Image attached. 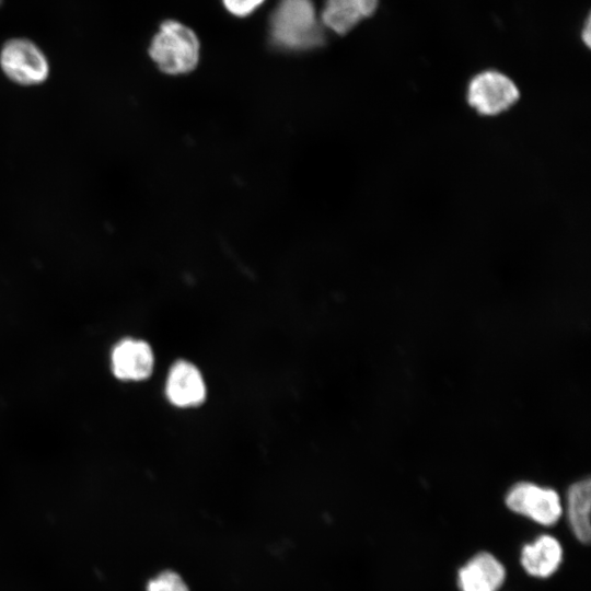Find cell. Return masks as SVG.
<instances>
[{"mask_svg":"<svg viewBox=\"0 0 591 591\" xmlns=\"http://www.w3.org/2000/svg\"><path fill=\"white\" fill-rule=\"evenodd\" d=\"M269 31L273 42L286 49H309L324 40L311 0H280L270 18Z\"/></svg>","mask_w":591,"mask_h":591,"instance_id":"1","label":"cell"},{"mask_svg":"<svg viewBox=\"0 0 591 591\" xmlns=\"http://www.w3.org/2000/svg\"><path fill=\"white\" fill-rule=\"evenodd\" d=\"M149 55L164 73H187L198 63L199 42L186 25L173 20L165 21L151 40Z\"/></svg>","mask_w":591,"mask_h":591,"instance_id":"2","label":"cell"},{"mask_svg":"<svg viewBox=\"0 0 591 591\" xmlns=\"http://www.w3.org/2000/svg\"><path fill=\"white\" fill-rule=\"evenodd\" d=\"M519 99L520 89L517 83L497 69L479 71L467 83V104L483 117H496L508 112Z\"/></svg>","mask_w":591,"mask_h":591,"instance_id":"3","label":"cell"},{"mask_svg":"<svg viewBox=\"0 0 591 591\" xmlns=\"http://www.w3.org/2000/svg\"><path fill=\"white\" fill-rule=\"evenodd\" d=\"M0 68L14 83L35 85L45 82L49 63L42 49L27 38H11L0 50Z\"/></svg>","mask_w":591,"mask_h":591,"instance_id":"4","label":"cell"},{"mask_svg":"<svg viewBox=\"0 0 591 591\" xmlns=\"http://www.w3.org/2000/svg\"><path fill=\"white\" fill-rule=\"evenodd\" d=\"M505 502L512 512L544 526L557 523L563 513L556 490L530 482L514 484L508 490Z\"/></svg>","mask_w":591,"mask_h":591,"instance_id":"5","label":"cell"},{"mask_svg":"<svg viewBox=\"0 0 591 591\" xmlns=\"http://www.w3.org/2000/svg\"><path fill=\"white\" fill-rule=\"evenodd\" d=\"M111 371L120 381H143L154 367V354L143 339L126 337L117 341L111 350Z\"/></svg>","mask_w":591,"mask_h":591,"instance_id":"6","label":"cell"},{"mask_svg":"<svg viewBox=\"0 0 591 591\" xmlns=\"http://www.w3.org/2000/svg\"><path fill=\"white\" fill-rule=\"evenodd\" d=\"M503 564L493 554L480 552L457 571L460 591H498L506 580Z\"/></svg>","mask_w":591,"mask_h":591,"instance_id":"7","label":"cell"},{"mask_svg":"<svg viewBox=\"0 0 591 591\" xmlns=\"http://www.w3.org/2000/svg\"><path fill=\"white\" fill-rule=\"evenodd\" d=\"M165 395L177 407L200 405L206 397V384L197 367L185 360L176 361L167 373Z\"/></svg>","mask_w":591,"mask_h":591,"instance_id":"8","label":"cell"},{"mask_svg":"<svg viewBox=\"0 0 591 591\" xmlns=\"http://www.w3.org/2000/svg\"><path fill=\"white\" fill-rule=\"evenodd\" d=\"M563 555L559 541L552 535L543 534L522 547L520 561L528 575L544 579L557 571Z\"/></svg>","mask_w":591,"mask_h":591,"instance_id":"9","label":"cell"},{"mask_svg":"<svg viewBox=\"0 0 591 591\" xmlns=\"http://www.w3.org/2000/svg\"><path fill=\"white\" fill-rule=\"evenodd\" d=\"M379 0H326L321 20L333 32L345 35L362 20L372 16Z\"/></svg>","mask_w":591,"mask_h":591,"instance_id":"10","label":"cell"},{"mask_svg":"<svg viewBox=\"0 0 591 591\" xmlns=\"http://www.w3.org/2000/svg\"><path fill=\"white\" fill-rule=\"evenodd\" d=\"M590 478L573 483L567 491V517L576 538L581 543H589L590 528Z\"/></svg>","mask_w":591,"mask_h":591,"instance_id":"11","label":"cell"},{"mask_svg":"<svg viewBox=\"0 0 591 591\" xmlns=\"http://www.w3.org/2000/svg\"><path fill=\"white\" fill-rule=\"evenodd\" d=\"M147 591H189V589L177 572L165 570L148 582Z\"/></svg>","mask_w":591,"mask_h":591,"instance_id":"12","label":"cell"},{"mask_svg":"<svg viewBox=\"0 0 591 591\" xmlns=\"http://www.w3.org/2000/svg\"><path fill=\"white\" fill-rule=\"evenodd\" d=\"M264 0H223L225 9L237 16H245L256 10Z\"/></svg>","mask_w":591,"mask_h":591,"instance_id":"13","label":"cell"},{"mask_svg":"<svg viewBox=\"0 0 591 591\" xmlns=\"http://www.w3.org/2000/svg\"><path fill=\"white\" fill-rule=\"evenodd\" d=\"M581 39L582 42L586 44L587 47H590V42H591V21H590V16L588 15L586 21H584V24L581 28Z\"/></svg>","mask_w":591,"mask_h":591,"instance_id":"14","label":"cell"},{"mask_svg":"<svg viewBox=\"0 0 591 591\" xmlns=\"http://www.w3.org/2000/svg\"><path fill=\"white\" fill-rule=\"evenodd\" d=\"M1 1V0H0Z\"/></svg>","mask_w":591,"mask_h":591,"instance_id":"15","label":"cell"}]
</instances>
